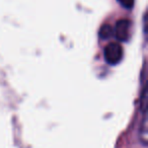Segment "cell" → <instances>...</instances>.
Wrapping results in <instances>:
<instances>
[{
  "label": "cell",
  "instance_id": "cell-1",
  "mask_svg": "<svg viewBox=\"0 0 148 148\" xmlns=\"http://www.w3.org/2000/svg\"><path fill=\"white\" fill-rule=\"evenodd\" d=\"M103 55L110 65H117L123 59V48L119 43H110L105 48Z\"/></svg>",
  "mask_w": 148,
  "mask_h": 148
},
{
  "label": "cell",
  "instance_id": "cell-2",
  "mask_svg": "<svg viewBox=\"0 0 148 148\" xmlns=\"http://www.w3.org/2000/svg\"><path fill=\"white\" fill-rule=\"evenodd\" d=\"M130 25H131V23L127 19H120L116 23L115 34L116 37L118 38V40L123 42L127 41L130 35Z\"/></svg>",
  "mask_w": 148,
  "mask_h": 148
},
{
  "label": "cell",
  "instance_id": "cell-3",
  "mask_svg": "<svg viewBox=\"0 0 148 148\" xmlns=\"http://www.w3.org/2000/svg\"><path fill=\"white\" fill-rule=\"evenodd\" d=\"M148 119H147V110L141 111V120H140L139 125V141L144 147L147 146L148 141Z\"/></svg>",
  "mask_w": 148,
  "mask_h": 148
},
{
  "label": "cell",
  "instance_id": "cell-4",
  "mask_svg": "<svg viewBox=\"0 0 148 148\" xmlns=\"http://www.w3.org/2000/svg\"><path fill=\"white\" fill-rule=\"evenodd\" d=\"M120 4L127 9H131L134 5V0H118Z\"/></svg>",
  "mask_w": 148,
  "mask_h": 148
},
{
  "label": "cell",
  "instance_id": "cell-5",
  "mask_svg": "<svg viewBox=\"0 0 148 148\" xmlns=\"http://www.w3.org/2000/svg\"><path fill=\"white\" fill-rule=\"evenodd\" d=\"M111 32H112V29L109 27V25H105V27H101V36L103 38H109L111 36Z\"/></svg>",
  "mask_w": 148,
  "mask_h": 148
}]
</instances>
